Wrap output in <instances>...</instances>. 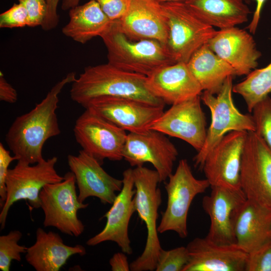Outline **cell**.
I'll use <instances>...</instances> for the list:
<instances>
[{"mask_svg":"<svg viewBox=\"0 0 271 271\" xmlns=\"http://www.w3.org/2000/svg\"><path fill=\"white\" fill-rule=\"evenodd\" d=\"M247 132L226 133L207 156L202 171L211 186L240 189L242 155Z\"/></svg>","mask_w":271,"mask_h":271,"instance_id":"14","label":"cell"},{"mask_svg":"<svg viewBox=\"0 0 271 271\" xmlns=\"http://www.w3.org/2000/svg\"><path fill=\"white\" fill-rule=\"evenodd\" d=\"M122 187L117 195L110 209L103 217L106 222L103 229L86 241L88 246H95L102 242H115L125 254H130L132 249L128 236V225L132 214L136 212L133 197V169L129 168L122 173Z\"/></svg>","mask_w":271,"mask_h":271,"instance_id":"15","label":"cell"},{"mask_svg":"<svg viewBox=\"0 0 271 271\" xmlns=\"http://www.w3.org/2000/svg\"><path fill=\"white\" fill-rule=\"evenodd\" d=\"M189 260L183 271H245L248 253L236 243L219 244L196 237L186 246Z\"/></svg>","mask_w":271,"mask_h":271,"instance_id":"18","label":"cell"},{"mask_svg":"<svg viewBox=\"0 0 271 271\" xmlns=\"http://www.w3.org/2000/svg\"><path fill=\"white\" fill-rule=\"evenodd\" d=\"M251 112L254 107L271 93V62L266 67L251 71L244 80L233 86Z\"/></svg>","mask_w":271,"mask_h":271,"instance_id":"28","label":"cell"},{"mask_svg":"<svg viewBox=\"0 0 271 271\" xmlns=\"http://www.w3.org/2000/svg\"><path fill=\"white\" fill-rule=\"evenodd\" d=\"M109 264L112 271H128L130 264L127 257L124 252H117L113 254L109 260Z\"/></svg>","mask_w":271,"mask_h":271,"instance_id":"39","label":"cell"},{"mask_svg":"<svg viewBox=\"0 0 271 271\" xmlns=\"http://www.w3.org/2000/svg\"><path fill=\"white\" fill-rule=\"evenodd\" d=\"M187 64L202 90L213 94L219 92L228 77L236 75L234 69L207 43L193 53Z\"/></svg>","mask_w":271,"mask_h":271,"instance_id":"25","label":"cell"},{"mask_svg":"<svg viewBox=\"0 0 271 271\" xmlns=\"http://www.w3.org/2000/svg\"><path fill=\"white\" fill-rule=\"evenodd\" d=\"M245 271H271V238L248 253Z\"/></svg>","mask_w":271,"mask_h":271,"instance_id":"32","label":"cell"},{"mask_svg":"<svg viewBox=\"0 0 271 271\" xmlns=\"http://www.w3.org/2000/svg\"><path fill=\"white\" fill-rule=\"evenodd\" d=\"M76 78L75 73H68L33 109L18 116L13 122L5 141L19 160L33 165L45 160L42 151L45 142L61 132L56 112L58 95L65 85L72 83Z\"/></svg>","mask_w":271,"mask_h":271,"instance_id":"1","label":"cell"},{"mask_svg":"<svg viewBox=\"0 0 271 271\" xmlns=\"http://www.w3.org/2000/svg\"><path fill=\"white\" fill-rule=\"evenodd\" d=\"M69 15V21L62 32L66 36L81 44L100 36L112 21L94 0L70 9Z\"/></svg>","mask_w":271,"mask_h":271,"instance_id":"27","label":"cell"},{"mask_svg":"<svg viewBox=\"0 0 271 271\" xmlns=\"http://www.w3.org/2000/svg\"><path fill=\"white\" fill-rule=\"evenodd\" d=\"M74 134L82 150L101 165L107 159L118 161L123 159L125 131L90 108L76 120Z\"/></svg>","mask_w":271,"mask_h":271,"instance_id":"10","label":"cell"},{"mask_svg":"<svg viewBox=\"0 0 271 271\" xmlns=\"http://www.w3.org/2000/svg\"><path fill=\"white\" fill-rule=\"evenodd\" d=\"M233 77L226 78L216 96L206 91L200 95L210 110L211 120L204 145L193 158L194 167L199 170H202L207 156L227 132L255 130L252 115L241 113L234 105L232 96Z\"/></svg>","mask_w":271,"mask_h":271,"instance_id":"6","label":"cell"},{"mask_svg":"<svg viewBox=\"0 0 271 271\" xmlns=\"http://www.w3.org/2000/svg\"><path fill=\"white\" fill-rule=\"evenodd\" d=\"M209 195L202 200L204 211L209 216L210 225L206 236L219 244L236 243L233 232L232 216L235 210L246 199L240 189L211 186Z\"/></svg>","mask_w":271,"mask_h":271,"instance_id":"19","label":"cell"},{"mask_svg":"<svg viewBox=\"0 0 271 271\" xmlns=\"http://www.w3.org/2000/svg\"><path fill=\"white\" fill-rule=\"evenodd\" d=\"M207 44L238 76L247 75L255 69L261 56L252 36L236 27L216 31Z\"/></svg>","mask_w":271,"mask_h":271,"instance_id":"20","label":"cell"},{"mask_svg":"<svg viewBox=\"0 0 271 271\" xmlns=\"http://www.w3.org/2000/svg\"><path fill=\"white\" fill-rule=\"evenodd\" d=\"M112 21L121 19L127 12L130 0H94Z\"/></svg>","mask_w":271,"mask_h":271,"instance_id":"36","label":"cell"},{"mask_svg":"<svg viewBox=\"0 0 271 271\" xmlns=\"http://www.w3.org/2000/svg\"><path fill=\"white\" fill-rule=\"evenodd\" d=\"M28 22L27 11L20 3L14 4L10 9L0 15L1 28H22L27 26Z\"/></svg>","mask_w":271,"mask_h":271,"instance_id":"33","label":"cell"},{"mask_svg":"<svg viewBox=\"0 0 271 271\" xmlns=\"http://www.w3.org/2000/svg\"><path fill=\"white\" fill-rule=\"evenodd\" d=\"M178 156L177 149L166 134L152 129L128 133L122 150L123 159L132 167L143 166L146 163L153 165L160 182L172 174Z\"/></svg>","mask_w":271,"mask_h":271,"instance_id":"12","label":"cell"},{"mask_svg":"<svg viewBox=\"0 0 271 271\" xmlns=\"http://www.w3.org/2000/svg\"><path fill=\"white\" fill-rule=\"evenodd\" d=\"M107 50L108 63L122 70L147 76L176 62L165 45L152 39L133 40L111 21L100 36Z\"/></svg>","mask_w":271,"mask_h":271,"instance_id":"3","label":"cell"},{"mask_svg":"<svg viewBox=\"0 0 271 271\" xmlns=\"http://www.w3.org/2000/svg\"><path fill=\"white\" fill-rule=\"evenodd\" d=\"M14 160H19L16 156H12L2 143H0V206L2 208L7 198L6 179L9 166Z\"/></svg>","mask_w":271,"mask_h":271,"instance_id":"35","label":"cell"},{"mask_svg":"<svg viewBox=\"0 0 271 271\" xmlns=\"http://www.w3.org/2000/svg\"><path fill=\"white\" fill-rule=\"evenodd\" d=\"M236 244L249 253L271 238V210L246 199L232 216Z\"/></svg>","mask_w":271,"mask_h":271,"instance_id":"23","label":"cell"},{"mask_svg":"<svg viewBox=\"0 0 271 271\" xmlns=\"http://www.w3.org/2000/svg\"><path fill=\"white\" fill-rule=\"evenodd\" d=\"M61 182L46 185L39 194L40 208L44 213V227H54L61 232L78 237L84 230V225L78 218L79 210L88 204L80 202L76 190L74 174L68 172Z\"/></svg>","mask_w":271,"mask_h":271,"instance_id":"9","label":"cell"},{"mask_svg":"<svg viewBox=\"0 0 271 271\" xmlns=\"http://www.w3.org/2000/svg\"><path fill=\"white\" fill-rule=\"evenodd\" d=\"M80 0H63L61 8L66 11L77 6Z\"/></svg>","mask_w":271,"mask_h":271,"instance_id":"41","label":"cell"},{"mask_svg":"<svg viewBox=\"0 0 271 271\" xmlns=\"http://www.w3.org/2000/svg\"><path fill=\"white\" fill-rule=\"evenodd\" d=\"M67 161L75 177L80 202L95 197L104 204L113 203L116 193L122 189V180L109 175L96 159L82 150L77 155H69Z\"/></svg>","mask_w":271,"mask_h":271,"instance_id":"17","label":"cell"},{"mask_svg":"<svg viewBox=\"0 0 271 271\" xmlns=\"http://www.w3.org/2000/svg\"><path fill=\"white\" fill-rule=\"evenodd\" d=\"M0 100L9 103H14L18 100L16 90L6 80L2 71L0 72Z\"/></svg>","mask_w":271,"mask_h":271,"instance_id":"38","label":"cell"},{"mask_svg":"<svg viewBox=\"0 0 271 271\" xmlns=\"http://www.w3.org/2000/svg\"><path fill=\"white\" fill-rule=\"evenodd\" d=\"M189 260L186 247L180 246L170 250L162 248L158 255L156 271H183Z\"/></svg>","mask_w":271,"mask_h":271,"instance_id":"31","label":"cell"},{"mask_svg":"<svg viewBox=\"0 0 271 271\" xmlns=\"http://www.w3.org/2000/svg\"><path fill=\"white\" fill-rule=\"evenodd\" d=\"M256 131L271 149V97L267 96L253 108Z\"/></svg>","mask_w":271,"mask_h":271,"instance_id":"30","label":"cell"},{"mask_svg":"<svg viewBox=\"0 0 271 271\" xmlns=\"http://www.w3.org/2000/svg\"><path fill=\"white\" fill-rule=\"evenodd\" d=\"M147 85L155 96L171 105L200 95L203 91L185 62L155 70L147 76Z\"/></svg>","mask_w":271,"mask_h":271,"instance_id":"22","label":"cell"},{"mask_svg":"<svg viewBox=\"0 0 271 271\" xmlns=\"http://www.w3.org/2000/svg\"><path fill=\"white\" fill-rule=\"evenodd\" d=\"M200 95L172 105L149 129L180 139L198 152L204 145L207 134L206 119L201 107Z\"/></svg>","mask_w":271,"mask_h":271,"instance_id":"13","label":"cell"},{"mask_svg":"<svg viewBox=\"0 0 271 271\" xmlns=\"http://www.w3.org/2000/svg\"><path fill=\"white\" fill-rule=\"evenodd\" d=\"M256 3V8L252 19L247 27L250 33L254 34L257 28L262 7L266 0H253Z\"/></svg>","mask_w":271,"mask_h":271,"instance_id":"40","label":"cell"},{"mask_svg":"<svg viewBox=\"0 0 271 271\" xmlns=\"http://www.w3.org/2000/svg\"><path fill=\"white\" fill-rule=\"evenodd\" d=\"M86 253L83 245H66L58 233L46 232L39 227L36 231L35 242L27 248L25 259L37 271H59L71 256Z\"/></svg>","mask_w":271,"mask_h":271,"instance_id":"24","label":"cell"},{"mask_svg":"<svg viewBox=\"0 0 271 271\" xmlns=\"http://www.w3.org/2000/svg\"><path fill=\"white\" fill-rule=\"evenodd\" d=\"M240 186L247 199L271 210V149L255 131L247 132Z\"/></svg>","mask_w":271,"mask_h":271,"instance_id":"11","label":"cell"},{"mask_svg":"<svg viewBox=\"0 0 271 271\" xmlns=\"http://www.w3.org/2000/svg\"><path fill=\"white\" fill-rule=\"evenodd\" d=\"M164 108L132 98L105 97L92 101L85 108L92 109L125 131L140 133L149 129Z\"/></svg>","mask_w":271,"mask_h":271,"instance_id":"16","label":"cell"},{"mask_svg":"<svg viewBox=\"0 0 271 271\" xmlns=\"http://www.w3.org/2000/svg\"><path fill=\"white\" fill-rule=\"evenodd\" d=\"M116 21L131 40L152 39L166 45L168 27L161 3L157 0H130L127 12Z\"/></svg>","mask_w":271,"mask_h":271,"instance_id":"21","label":"cell"},{"mask_svg":"<svg viewBox=\"0 0 271 271\" xmlns=\"http://www.w3.org/2000/svg\"><path fill=\"white\" fill-rule=\"evenodd\" d=\"M72 83V100L84 108L92 101L105 97L129 98L164 107L165 104L148 89L147 76L108 63L86 67Z\"/></svg>","mask_w":271,"mask_h":271,"instance_id":"2","label":"cell"},{"mask_svg":"<svg viewBox=\"0 0 271 271\" xmlns=\"http://www.w3.org/2000/svg\"><path fill=\"white\" fill-rule=\"evenodd\" d=\"M161 4L168 27L165 47L176 62L187 63L216 31L203 22L184 2Z\"/></svg>","mask_w":271,"mask_h":271,"instance_id":"5","label":"cell"},{"mask_svg":"<svg viewBox=\"0 0 271 271\" xmlns=\"http://www.w3.org/2000/svg\"><path fill=\"white\" fill-rule=\"evenodd\" d=\"M47 12L45 20L41 25L44 31H50L55 28L59 23L57 6L60 0H46Z\"/></svg>","mask_w":271,"mask_h":271,"instance_id":"37","label":"cell"},{"mask_svg":"<svg viewBox=\"0 0 271 271\" xmlns=\"http://www.w3.org/2000/svg\"><path fill=\"white\" fill-rule=\"evenodd\" d=\"M160 3L170 2H184L185 0H157Z\"/></svg>","mask_w":271,"mask_h":271,"instance_id":"42","label":"cell"},{"mask_svg":"<svg viewBox=\"0 0 271 271\" xmlns=\"http://www.w3.org/2000/svg\"><path fill=\"white\" fill-rule=\"evenodd\" d=\"M168 180L165 185L167 207L161 212L157 230L160 233L173 231L184 238L188 234L187 217L191 204L194 198L205 192L210 184L206 179H198L194 176L186 159L180 160L175 172Z\"/></svg>","mask_w":271,"mask_h":271,"instance_id":"7","label":"cell"},{"mask_svg":"<svg viewBox=\"0 0 271 271\" xmlns=\"http://www.w3.org/2000/svg\"><path fill=\"white\" fill-rule=\"evenodd\" d=\"M57 158H51L30 164L18 160L14 168L9 169L7 179V198L0 213L1 229L5 228L9 211L15 202L28 201L35 209L40 208L39 194L47 184L59 182L64 177L59 175L55 169Z\"/></svg>","mask_w":271,"mask_h":271,"instance_id":"8","label":"cell"},{"mask_svg":"<svg viewBox=\"0 0 271 271\" xmlns=\"http://www.w3.org/2000/svg\"><path fill=\"white\" fill-rule=\"evenodd\" d=\"M133 177L136 212L145 223L147 237L143 253L130 264V270L153 271L156 269L159 253L162 248L157 227L158 211L162 203L161 190L158 187L160 179L156 170L143 166L133 169Z\"/></svg>","mask_w":271,"mask_h":271,"instance_id":"4","label":"cell"},{"mask_svg":"<svg viewBox=\"0 0 271 271\" xmlns=\"http://www.w3.org/2000/svg\"><path fill=\"white\" fill-rule=\"evenodd\" d=\"M22 237L19 230H13L7 234L0 236V269L9 271L11 262L15 260H21V253H26L27 248L21 245L18 242Z\"/></svg>","mask_w":271,"mask_h":271,"instance_id":"29","label":"cell"},{"mask_svg":"<svg viewBox=\"0 0 271 271\" xmlns=\"http://www.w3.org/2000/svg\"><path fill=\"white\" fill-rule=\"evenodd\" d=\"M25 7L28 16V27H35L42 25L47 12L46 0H18Z\"/></svg>","mask_w":271,"mask_h":271,"instance_id":"34","label":"cell"},{"mask_svg":"<svg viewBox=\"0 0 271 271\" xmlns=\"http://www.w3.org/2000/svg\"><path fill=\"white\" fill-rule=\"evenodd\" d=\"M184 2L206 24L220 29L245 23L250 13L243 0H185Z\"/></svg>","mask_w":271,"mask_h":271,"instance_id":"26","label":"cell"}]
</instances>
